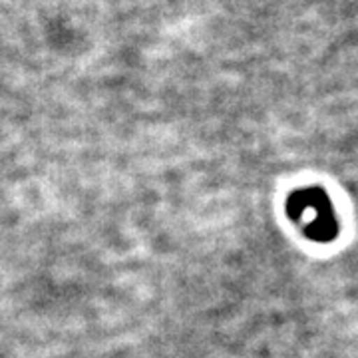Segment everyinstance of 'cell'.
<instances>
[{
    "label": "cell",
    "instance_id": "obj_1",
    "mask_svg": "<svg viewBox=\"0 0 358 358\" xmlns=\"http://www.w3.org/2000/svg\"><path fill=\"white\" fill-rule=\"evenodd\" d=\"M308 237L317 239V241H329L336 235V221H334L333 211L329 213H322V215H317L315 221L308 225Z\"/></svg>",
    "mask_w": 358,
    "mask_h": 358
}]
</instances>
